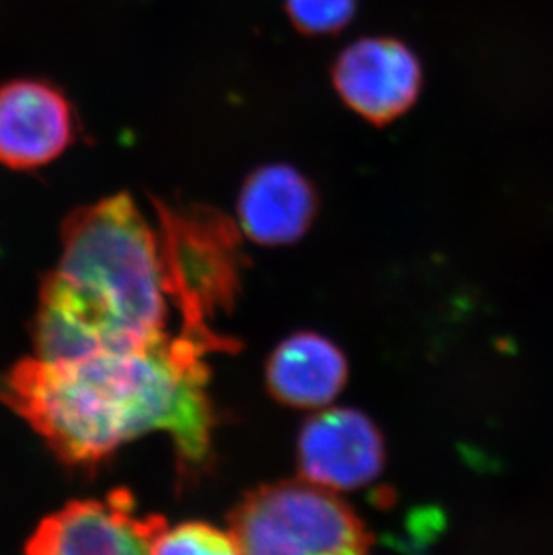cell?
<instances>
[{
  "label": "cell",
  "mask_w": 553,
  "mask_h": 555,
  "mask_svg": "<svg viewBox=\"0 0 553 555\" xmlns=\"http://www.w3.org/2000/svg\"><path fill=\"white\" fill-rule=\"evenodd\" d=\"M209 351L185 336L83 358H24L0 376V401L37 431L57 461L95 469L126 442L171 434L180 466L210 455L215 410Z\"/></svg>",
  "instance_id": "1"
},
{
  "label": "cell",
  "mask_w": 553,
  "mask_h": 555,
  "mask_svg": "<svg viewBox=\"0 0 553 555\" xmlns=\"http://www.w3.org/2000/svg\"><path fill=\"white\" fill-rule=\"evenodd\" d=\"M158 234L126 193L79 207L62 225V259L43 279L38 319L70 354L128 351L166 336Z\"/></svg>",
  "instance_id": "2"
},
{
  "label": "cell",
  "mask_w": 553,
  "mask_h": 555,
  "mask_svg": "<svg viewBox=\"0 0 553 555\" xmlns=\"http://www.w3.org/2000/svg\"><path fill=\"white\" fill-rule=\"evenodd\" d=\"M167 297L182 314L180 335L209 352L234 351L235 341L210 327L218 311H232L240 288V234L234 223L207 207L172 209L155 202Z\"/></svg>",
  "instance_id": "3"
},
{
  "label": "cell",
  "mask_w": 553,
  "mask_h": 555,
  "mask_svg": "<svg viewBox=\"0 0 553 555\" xmlns=\"http://www.w3.org/2000/svg\"><path fill=\"white\" fill-rule=\"evenodd\" d=\"M237 554H365L374 545L360 516L333 489L300 480L259 486L229 514Z\"/></svg>",
  "instance_id": "4"
},
{
  "label": "cell",
  "mask_w": 553,
  "mask_h": 555,
  "mask_svg": "<svg viewBox=\"0 0 553 555\" xmlns=\"http://www.w3.org/2000/svg\"><path fill=\"white\" fill-rule=\"evenodd\" d=\"M160 516H136V502L117 489L105 502L74 500L49 514L26 541L33 555L152 554L153 543L166 530Z\"/></svg>",
  "instance_id": "5"
},
{
  "label": "cell",
  "mask_w": 553,
  "mask_h": 555,
  "mask_svg": "<svg viewBox=\"0 0 553 555\" xmlns=\"http://www.w3.org/2000/svg\"><path fill=\"white\" fill-rule=\"evenodd\" d=\"M333 81L350 111L372 125L407 114L423 87V68L412 49L394 38H363L334 63Z\"/></svg>",
  "instance_id": "6"
},
{
  "label": "cell",
  "mask_w": 553,
  "mask_h": 555,
  "mask_svg": "<svg viewBox=\"0 0 553 555\" xmlns=\"http://www.w3.org/2000/svg\"><path fill=\"white\" fill-rule=\"evenodd\" d=\"M297 462L303 478L333 491H355L382 475L385 442L360 410H325L304 423Z\"/></svg>",
  "instance_id": "7"
},
{
  "label": "cell",
  "mask_w": 553,
  "mask_h": 555,
  "mask_svg": "<svg viewBox=\"0 0 553 555\" xmlns=\"http://www.w3.org/2000/svg\"><path fill=\"white\" fill-rule=\"evenodd\" d=\"M73 112L62 92L40 81L0 87V164L37 169L73 142Z\"/></svg>",
  "instance_id": "8"
},
{
  "label": "cell",
  "mask_w": 553,
  "mask_h": 555,
  "mask_svg": "<svg viewBox=\"0 0 553 555\" xmlns=\"http://www.w3.org/2000/svg\"><path fill=\"white\" fill-rule=\"evenodd\" d=\"M317 210L311 182L282 164L256 169L237 199L241 229L252 242L267 247L298 242L313 225Z\"/></svg>",
  "instance_id": "9"
},
{
  "label": "cell",
  "mask_w": 553,
  "mask_h": 555,
  "mask_svg": "<svg viewBox=\"0 0 553 555\" xmlns=\"http://www.w3.org/2000/svg\"><path fill=\"white\" fill-rule=\"evenodd\" d=\"M349 376L345 354L319 333H297L279 344L267 365L268 390L279 403L314 410L333 403Z\"/></svg>",
  "instance_id": "10"
},
{
  "label": "cell",
  "mask_w": 553,
  "mask_h": 555,
  "mask_svg": "<svg viewBox=\"0 0 553 555\" xmlns=\"http://www.w3.org/2000/svg\"><path fill=\"white\" fill-rule=\"evenodd\" d=\"M152 554H237L229 530L216 529L202 521H188L177 527H166L153 543Z\"/></svg>",
  "instance_id": "11"
},
{
  "label": "cell",
  "mask_w": 553,
  "mask_h": 555,
  "mask_svg": "<svg viewBox=\"0 0 553 555\" xmlns=\"http://www.w3.org/2000/svg\"><path fill=\"white\" fill-rule=\"evenodd\" d=\"M287 15L298 31L311 37L344 29L356 11V0H286Z\"/></svg>",
  "instance_id": "12"
}]
</instances>
